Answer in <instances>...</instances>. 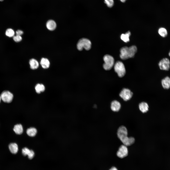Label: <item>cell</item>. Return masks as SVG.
Segmentation results:
<instances>
[{"label":"cell","instance_id":"cell-1","mask_svg":"<svg viewBox=\"0 0 170 170\" xmlns=\"http://www.w3.org/2000/svg\"><path fill=\"white\" fill-rule=\"evenodd\" d=\"M127 135V130L125 127L122 126L119 127L117 131L118 137L123 144L126 146L131 145L135 141V139L133 137H128Z\"/></svg>","mask_w":170,"mask_h":170},{"label":"cell","instance_id":"cell-2","mask_svg":"<svg viewBox=\"0 0 170 170\" xmlns=\"http://www.w3.org/2000/svg\"><path fill=\"white\" fill-rule=\"evenodd\" d=\"M137 51L136 46H132L129 47H124L120 50V56L123 60H126L134 57Z\"/></svg>","mask_w":170,"mask_h":170},{"label":"cell","instance_id":"cell-3","mask_svg":"<svg viewBox=\"0 0 170 170\" xmlns=\"http://www.w3.org/2000/svg\"><path fill=\"white\" fill-rule=\"evenodd\" d=\"M91 43L89 39L86 38H82L78 41L77 47L79 51H81L83 48L86 50H90L91 47Z\"/></svg>","mask_w":170,"mask_h":170},{"label":"cell","instance_id":"cell-4","mask_svg":"<svg viewBox=\"0 0 170 170\" xmlns=\"http://www.w3.org/2000/svg\"><path fill=\"white\" fill-rule=\"evenodd\" d=\"M103 60L104 62L103 64L104 69L107 70H110L114 64V58L109 55H106L103 57Z\"/></svg>","mask_w":170,"mask_h":170},{"label":"cell","instance_id":"cell-5","mask_svg":"<svg viewBox=\"0 0 170 170\" xmlns=\"http://www.w3.org/2000/svg\"><path fill=\"white\" fill-rule=\"evenodd\" d=\"M114 69L115 72L120 77L123 76L125 73V66L123 63L121 61H118L115 63L114 65Z\"/></svg>","mask_w":170,"mask_h":170},{"label":"cell","instance_id":"cell-6","mask_svg":"<svg viewBox=\"0 0 170 170\" xmlns=\"http://www.w3.org/2000/svg\"><path fill=\"white\" fill-rule=\"evenodd\" d=\"M0 96L2 101L4 102L7 103L11 102L13 98V94L8 91H3L1 93Z\"/></svg>","mask_w":170,"mask_h":170},{"label":"cell","instance_id":"cell-7","mask_svg":"<svg viewBox=\"0 0 170 170\" xmlns=\"http://www.w3.org/2000/svg\"><path fill=\"white\" fill-rule=\"evenodd\" d=\"M158 65L161 70H168L170 68V61L167 58H163L159 62Z\"/></svg>","mask_w":170,"mask_h":170},{"label":"cell","instance_id":"cell-8","mask_svg":"<svg viewBox=\"0 0 170 170\" xmlns=\"http://www.w3.org/2000/svg\"><path fill=\"white\" fill-rule=\"evenodd\" d=\"M127 146L124 144L120 146L117 153V155L118 157L123 158L128 155V151Z\"/></svg>","mask_w":170,"mask_h":170},{"label":"cell","instance_id":"cell-9","mask_svg":"<svg viewBox=\"0 0 170 170\" xmlns=\"http://www.w3.org/2000/svg\"><path fill=\"white\" fill-rule=\"evenodd\" d=\"M133 93L129 89L124 88L121 91L120 96L125 101L129 100L132 97Z\"/></svg>","mask_w":170,"mask_h":170},{"label":"cell","instance_id":"cell-10","mask_svg":"<svg viewBox=\"0 0 170 170\" xmlns=\"http://www.w3.org/2000/svg\"><path fill=\"white\" fill-rule=\"evenodd\" d=\"M22 153L24 156L27 155L29 159H32L34 157V151L30 150L27 148H23L22 150Z\"/></svg>","mask_w":170,"mask_h":170},{"label":"cell","instance_id":"cell-11","mask_svg":"<svg viewBox=\"0 0 170 170\" xmlns=\"http://www.w3.org/2000/svg\"><path fill=\"white\" fill-rule=\"evenodd\" d=\"M121 105L120 103L118 101L114 100L111 103L110 107L111 110L114 112L119 111L121 108Z\"/></svg>","mask_w":170,"mask_h":170},{"label":"cell","instance_id":"cell-12","mask_svg":"<svg viewBox=\"0 0 170 170\" xmlns=\"http://www.w3.org/2000/svg\"><path fill=\"white\" fill-rule=\"evenodd\" d=\"M161 84L163 88L165 89H168L170 88V78L166 76L162 79Z\"/></svg>","mask_w":170,"mask_h":170},{"label":"cell","instance_id":"cell-13","mask_svg":"<svg viewBox=\"0 0 170 170\" xmlns=\"http://www.w3.org/2000/svg\"><path fill=\"white\" fill-rule=\"evenodd\" d=\"M46 26L47 29L50 30H53L56 27V24L55 21L50 20L48 21L46 23Z\"/></svg>","mask_w":170,"mask_h":170},{"label":"cell","instance_id":"cell-14","mask_svg":"<svg viewBox=\"0 0 170 170\" xmlns=\"http://www.w3.org/2000/svg\"><path fill=\"white\" fill-rule=\"evenodd\" d=\"M8 148L11 152L13 154L17 153L18 151V146L15 143H10L8 145Z\"/></svg>","mask_w":170,"mask_h":170},{"label":"cell","instance_id":"cell-15","mask_svg":"<svg viewBox=\"0 0 170 170\" xmlns=\"http://www.w3.org/2000/svg\"><path fill=\"white\" fill-rule=\"evenodd\" d=\"M139 108L141 112L143 113H145L148 111L149 106L148 104L146 103L142 102L139 104Z\"/></svg>","mask_w":170,"mask_h":170},{"label":"cell","instance_id":"cell-16","mask_svg":"<svg viewBox=\"0 0 170 170\" xmlns=\"http://www.w3.org/2000/svg\"><path fill=\"white\" fill-rule=\"evenodd\" d=\"M13 130L15 133L17 134H21L23 132V128L21 124H17L15 125L14 126L13 128Z\"/></svg>","mask_w":170,"mask_h":170},{"label":"cell","instance_id":"cell-17","mask_svg":"<svg viewBox=\"0 0 170 170\" xmlns=\"http://www.w3.org/2000/svg\"><path fill=\"white\" fill-rule=\"evenodd\" d=\"M40 64L44 68H48L50 66V63L49 60L47 58H42L41 60Z\"/></svg>","mask_w":170,"mask_h":170},{"label":"cell","instance_id":"cell-18","mask_svg":"<svg viewBox=\"0 0 170 170\" xmlns=\"http://www.w3.org/2000/svg\"><path fill=\"white\" fill-rule=\"evenodd\" d=\"M30 68L32 69H35L38 68L39 64L38 61L34 59H31L29 62Z\"/></svg>","mask_w":170,"mask_h":170},{"label":"cell","instance_id":"cell-19","mask_svg":"<svg viewBox=\"0 0 170 170\" xmlns=\"http://www.w3.org/2000/svg\"><path fill=\"white\" fill-rule=\"evenodd\" d=\"M131 35V33L128 31L125 34H122L121 35V39L125 42H127L129 41V37Z\"/></svg>","mask_w":170,"mask_h":170},{"label":"cell","instance_id":"cell-20","mask_svg":"<svg viewBox=\"0 0 170 170\" xmlns=\"http://www.w3.org/2000/svg\"><path fill=\"white\" fill-rule=\"evenodd\" d=\"M27 134L30 136L33 137L37 133L36 129L34 128H28L27 130Z\"/></svg>","mask_w":170,"mask_h":170},{"label":"cell","instance_id":"cell-21","mask_svg":"<svg viewBox=\"0 0 170 170\" xmlns=\"http://www.w3.org/2000/svg\"><path fill=\"white\" fill-rule=\"evenodd\" d=\"M35 89L36 92L38 94H39L41 92H43L45 90V88L43 85L38 84L36 85Z\"/></svg>","mask_w":170,"mask_h":170},{"label":"cell","instance_id":"cell-22","mask_svg":"<svg viewBox=\"0 0 170 170\" xmlns=\"http://www.w3.org/2000/svg\"><path fill=\"white\" fill-rule=\"evenodd\" d=\"M158 32L159 34L163 37H166L167 34V32L166 30L163 27H161L158 30Z\"/></svg>","mask_w":170,"mask_h":170},{"label":"cell","instance_id":"cell-23","mask_svg":"<svg viewBox=\"0 0 170 170\" xmlns=\"http://www.w3.org/2000/svg\"><path fill=\"white\" fill-rule=\"evenodd\" d=\"M15 32L13 30L9 28L5 32L6 35L9 37H11L14 36Z\"/></svg>","mask_w":170,"mask_h":170},{"label":"cell","instance_id":"cell-24","mask_svg":"<svg viewBox=\"0 0 170 170\" xmlns=\"http://www.w3.org/2000/svg\"><path fill=\"white\" fill-rule=\"evenodd\" d=\"M104 2L107 6L109 8L112 7L114 4L113 0H104Z\"/></svg>","mask_w":170,"mask_h":170},{"label":"cell","instance_id":"cell-25","mask_svg":"<svg viewBox=\"0 0 170 170\" xmlns=\"http://www.w3.org/2000/svg\"><path fill=\"white\" fill-rule=\"evenodd\" d=\"M13 39L15 41L17 42L21 41L22 39V38L20 36L16 35L13 37Z\"/></svg>","mask_w":170,"mask_h":170},{"label":"cell","instance_id":"cell-26","mask_svg":"<svg viewBox=\"0 0 170 170\" xmlns=\"http://www.w3.org/2000/svg\"><path fill=\"white\" fill-rule=\"evenodd\" d=\"M16 34L17 35L21 36L23 34V32L20 30H17L16 32Z\"/></svg>","mask_w":170,"mask_h":170},{"label":"cell","instance_id":"cell-27","mask_svg":"<svg viewBox=\"0 0 170 170\" xmlns=\"http://www.w3.org/2000/svg\"><path fill=\"white\" fill-rule=\"evenodd\" d=\"M109 170H118L115 167H113Z\"/></svg>","mask_w":170,"mask_h":170},{"label":"cell","instance_id":"cell-28","mask_svg":"<svg viewBox=\"0 0 170 170\" xmlns=\"http://www.w3.org/2000/svg\"><path fill=\"white\" fill-rule=\"evenodd\" d=\"M121 1L122 2H125L127 0H119Z\"/></svg>","mask_w":170,"mask_h":170},{"label":"cell","instance_id":"cell-29","mask_svg":"<svg viewBox=\"0 0 170 170\" xmlns=\"http://www.w3.org/2000/svg\"><path fill=\"white\" fill-rule=\"evenodd\" d=\"M169 56L170 57V51L169 53Z\"/></svg>","mask_w":170,"mask_h":170},{"label":"cell","instance_id":"cell-30","mask_svg":"<svg viewBox=\"0 0 170 170\" xmlns=\"http://www.w3.org/2000/svg\"><path fill=\"white\" fill-rule=\"evenodd\" d=\"M1 97L0 96V101H1Z\"/></svg>","mask_w":170,"mask_h":170},{"label":"cell","instance_id":"cell-31","mask_svg":"<svg viewBox=\"0 0 170 170\" xmlns=\"http://www.w3.org/2000/svg\"><path fill=\"white\" fill-rule=\"evenodd\" d=\"M3 0H0V1H3Z\"/></svg>","mask_w":170,"mask_h":170}]
</instances>
